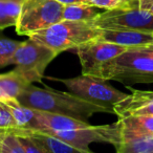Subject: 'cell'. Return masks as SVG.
Returning a JSON list of instances; mask_svg holds the SVG:
<instances>
[{
  "instance_id": "6da1fadb",
  "label": "cell",
  "mask_w": 153,
  "mask_h": 153,
  "mask_svg": "<svg viewBox=\"0 0 153 153\" xmlns=\"http://www.w3.org/2000/svg\"><path fill=\"white\" fill-rule=\"evenodd\" d=\"M17 100L23 106L36 110L67 115L84 122H87L96 113L114 114L110 109L88 102L71 92L36 87L33 84L18 97Z\"/></svg>"
},
{
  "instance_id": "7a4b0ae2",
  "label": "cell",
  "mask_w": 153,
  "mask_h": 153,
  "mask_svg": "<svg viewBox=\"0 0 153 153\" xmlns=\"http://www.w3.org/2000/svg\"><path fill=\"white\" fill-rule=\"evenodd\" d=\"M101 79L129 86L153 83V44L129 47L103 67Z\"/></svg>"
},
{
  "instance_id": "3957f363",
  "label": "cell",
  "mask_w": 153,
  "mask_h": 153,
  "mask_svg": "<svg viewBox=\"0 0 153 153\" xmlns=\"http://www.w3.org/2000/svg\"><path fill=\"white\" fill-rule=\"evenodd\" d=\"M101 28L92 21L62 20L44 30L34 33L28 38L53 49L58 55L64 51L72 49L79 45L100 37Z\"/></svg>"
},
{
  "instance_id": "277c9868",
  "label": "cell",
  "mask_w": 153,
  "mask_h": 153,
  "mask_svg": "<svg viewBox=\"0 0 153 153\" xmlns=\"http://www.w3.org/2000/svg\"><path fill=\"white\" fill-rule=\"evenodd\" d=\"M64 5L57 0H23L15 25L16 33L30 36L63 20Z\"/></svg>"
},
{
  "instance_id": "5b68a950",
  "label": "cell",
  "mask_w": 153,
  "mask_h": 153,
  "mask_svg": "<svg viewBox=\"0 0 153 153\" xmlns=\"http://www.w3.org/2000/svg\"><path fill=\"white\" fill-rule=\"evenodd\" d=\"M59 81L67 87L71 94L94 104L106 107L114 112V106L128 96L125 92L107 84L106 80L89 76H79L71 79L48 78ZM115 114V113H114Z\"/></svg>"
},
{
  "instance_id": "8992f818",
  "label": "cell",
  "mask_w": 153,
  "mask_h": 153,
  "mask_svg": "<svg viewBox=\"0 0 153 153\" xmlns=\"http://www.w3.org/2000/svg\"><path fill=\"white\" fill-rule=\"evenodd\" d=\"M58 56L57 53L48 47L28 40L21 42L13 56L12 64L16 66L22 76L33 84L34 82H41L46 67Z\"/></svg>"
},
{
  "instance_id": "52a82bcc",
  "label": "cell",
  "mask_w": 153,
  "mask_h": 153,
  "mask_svg": "<svg viewBox=\"0 0 153 153\" xmlns=\"http://www.w3.org/2000/svg\"><path fill=\"white\" fill-rule=\"evenodd\" d=\"M101 30H125L153 34V14L140 7L105 10L94 20Z\"/></svg>"
},
{
  "instance_id": "ba28073f",
  "label": "cell",
  "mask_w": 153,
  "mask_h": 153,
  "mask_svg": "<svg viewBox=\"0 0 153 153\" xmlns=\"http://www.w3.org/2000/svg\"><path fill=\"white\" fill-rule=\"evenodd\" d=\"M37 131L53 135L63 142L82 149H89V144L91 143H108L114 147H117L121 142L120 121L109 125H89L85 128L66 130V131H56L49 129H41Z\"/></svg>"
},
{
  "instance_id": "9c48e42d",
  "label": "cell",
  "mask_w": 153,
  "mask_h": 153,
  "mask_svg": "<svg viewBox=\"0 0 153 153\" xmlns=\"http://www.w3.org/2000/svg\"><path fill=\"white\" fill-rule=\"evenodd\" d=\"M74 49L82 66V74L101 78L103 67L109 61L127 51L128 47L97 38L79 45Z\"/></svg>"
},
{
  "instance_id": "30bf717a",
  "label": "cell",
  "mask_w": 153,
  "mask_h": 153,
  "mask_svg": "<svg viewBox=\"0 0 153 153\" xmlns=\"http://www.w3.org/2000/svg\"><path fill=\"white\" fill-rule=\"evenodd\" d=\"M127 88L131 89L128 86ZM114 106V113L119 119L132 115H153V91L134 90Z\"/></svg>"
},
{
  "instance_id": "8fae6325",
  "label": "cell",
  "mask_w": 153,
  "mask_h": 153,
  "mask_svg": "<svg viewBox=\"0 0 153 153\" xmlns=\"http://www.w3.org/2000/svg\"><path fill=\"white\" fill-rule=\"evenodd\" d=\"M98 39L128 48L153 44V34L137 30H101L100 37Z\"/></svg>"
},
{
  "instance_id": "7c38bea8",
  "label": "cell",
  "mask_w": 153,
  "mask_h": 153,
  "mask_svg": "<svg viewBox=\"0 0 153 153\" xmlns=\"http://www.w3.org/2000/svg\"><path fill=\"white\" fill-rule=\"evenodd\" d=\"M36 119L37 129L34 130L49 129L56 130V131H66V130H74L80 129V128H85L90 125L87 122L74 119V117H67V115L45 112V111L40 110H37Z\"/></svg>"
},
{
  "instance_id": "4fadbf2b",
  "label": "cell",
  "mask_w": 153,
  "mask_h": 153,
  "mask_svg": "<svg viewBox=\"0 0 153 153\" xmlns=\"http://www.w3.org/2000/svg\"><path fill=\"white\" fill-rule=\"evenodd\" d=\"M115 148L117 153H153V135L129 131L121 124V142Z\"/></svg>"
},
{
  "instance_id": "5bb4252c",
  "label": "cell",
  "mask_w": 153,
  "mask_h": 153,
  "mask_svg": "<svg viewBox=\"0 0 153 153\" xmlns=\"http://www.w3.org/2000/svg\"><path fill=\"white\" fill-rule=\"evenodd\" d=\"M30 85L27 80L18 71H12L0 74V101L16 99Z\"/></svg>"
},
{
  "instance_id": "9a60e30c",
  "label": "cell",
  "mask_w": 153,
  "mask_h": 153,
  "mask_svg": "<svg viewBox=\"0 0 153 153\" xmlns=\"http://www.w3.org/2000/svg\"><path fill=\"white\" fill-rule=\"evenodd\" d=\"M30 136H32L37 143L44 147L49 153H94L90 149H82L79 147L65 143L59 138L49 134L43 133L37 130L23 129Z\"/></svg>"
},
{
  "instance_id": "2e32d148",
  "label": "cell",
  "mask_w": 153,
  "mask_h": 153,
  "mask_svg": "<svg viewBox=\"0 0 153 153\" xmlns=\"http://www.w3.org/2000/svg\"><path fill=\"white\" fill-rule=\"evenodd\" d=\"M1 102L4 103L10 109L19 129H37L36 109L23 106L16 99H9V100L1 101Z\"/></svg>"
},
{
  "instance_id": "e0dca14e",
  "label": "cell",
  "mask_w": 153,
  "mask_h": 153,
  "mask_svg": "<svg viewBox=\"0 0 153 153\" xmlns=\"http://www.w3.org/2000/svg\"><path fill=\"white\" fill-rule=\"evenodd\" d=\"M103 9L97 7L89 3H72L64 5L63 20H74V21H94L100 14L103 13Z\"/></svg>"
},
{
  "instance_id": "ac0fdd59",
  "label": "cell",
  "mask_w": 153,
  "mask_h": 153,
  "mask_svg": "<svg viewBox=\"0 0 153 153\" xmlns=\"http://www.w3.org/2000/svg\"><path fill=\"white\" fill-rule=\"evenodd\" d=\"M122 126L138 134L153 135V115H132L119 119Z\"/></svg>"
},
{
  "instance_id": "d6986e66",
  "label": "cell",
  "mask_w": 153,
  "mask_h": 153,
  "mask_svg": "<svg viewBox=\"0 0 153 153\" xmlns=\"http://www.w3.org/2000/svg\"><path fill=\"white\" fill-rule=\"evenodd\" d=\"M20 10L21 2L0 0V30L16 25Z\"/></svg>"
},
{
  "instance_id": "ffe728a7",
  "label": "cell",
  "mask_w": 153,
  "mask_h": 153,
  "mask_svg": "<svg viewBox=\"0 0 153 153\" xmlns=\"http://www.w3.org/2000/svg\"><path fill=\"white\" fill-rule=\"evenodd\" d=\"M0 153H25L14 130H0Z\"/></svg>"
},
{
  "instance_id": "44dd1931",
  "label": "cell",
  "mask_w": 153,
  "mask_h": 153,
  "mask_svg": "<svg viewBox=\"0 0 153 153\" xmlns=\"http://www.w3.org/2000/svg\"><path fill=\"white\" fill-rule=\"evenodd\" d=\"M21 42L0 37V68L11 65L13 56Z\"/></svg>"
},
{
  "instance_id": "7402d4cb",
  "label": "cell",
  "mask_w": 153,
  "mask_h": 153,
  "mask_svg": "<svg viewBox=\"0 0 153 153\" xmlns=\"http://www.w3.org/2000/svg\"><path fill=\"white\" fill-rule=\"evenodd\" d=\"M14 131L18 135V138L25 153H49L44 147H42L32 136L28 135L23 129H15Z\"/></svg>"
},
{
  "instance_id": "603a6c76",
  "label": "cell",
  "mask_w": 153,
  "mask_h": 153,
  "mask_svg": "<svg viewBox=\"0 0 153 153\" xmlns=\"http://www.w3.org/2000/svg\"><path fill=\"white\" fill-rule=\"evenodd\" d=\"M19 129L14 117L4 103L0 101V130Z\"/></svg>"
},
{
  "instance_id": "cb8c5ba5",
  "label": "cell",
  "mask_w": 153,
  "mask_h": 153,
  "mask_svg": "<svg viewBox=\"0 0 153 153\" xmlns=\"http://www.w3.org/2000/svg\"><path fill=\"white\" fill-rule=\"evenodd\" d=\"M90 4L103 10H113L120 7H129L125 0H88Z\"/></svg>"
},
{
  "instance_id": "d4e9b609",
  "label": "cell",
  "mask_w": 153,
  "mask_h": 153,
  "mask_svg": "<svg viewBox=\"0 0 153 153\" xmlns=\"http://www.w3.org/2000/svg\"><path fill=\"white\" fill-rule=\"evenodd\" d=\"M138 7L153 14V0H138Z\"/></svg>"
},
{
  "instance_id": "484cf974",
  "label": "cell",
  "mask_w": 153,
  "mask_h": 153,
  "mask_svg": "<svg viewBox=\"0 0 153 153\" xmlns=\"http://www.w3.org/2000/svg\"><path fill=\"white\" fill-rule=\"evenodd\" d=\"M59 1L60 3H62L63 5L66 4H72V3H80V2H83V3H89L88 0H57ZM90 4V3H89Z\"/></svg>"
},
{
  "instance_id": "4316f807",
  "label": "cell",
  "mask_w": 153,
  "mask_h": 153,
  "mask_svg": "<svg viewBox=\"0 0 153 153\" xmlns=\"http://www.w3.org/2000/svg\"><path fill=\"white\" fill-rule=\"evenodd\" d=\"M9 1H17V2H21L22 3V1H23V0H9Z\"/></svg>"
}]
</instances>
